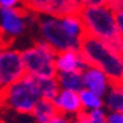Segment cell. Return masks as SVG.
I'll list each match as a JSON object with an SVG mask.
<instances>
[{
	"instance_id": "obj_27",
	"label": "cell",
	"mask_w": 123,
	"mask_h": 123,
	"mask_svg": "<svg viewBox=\"0 0 123 123\" xmlns=\"http://www.w3.org/2000/svg\"><path fill=\"white\" fill-rule=\"evenodd\" d=\"M73 1H80V0H73Z\"/></svg>"
},
{
	"instance_id": "obj_8",
	"label": "cell",
	"mask_w": 123,
	"mask_h": 123,
	"mask_svg": "<svg viewBox=\"0 0 123 123\" xmlns=\"http://www.w3.org/2000/svg\"><path fill=\"white\" fill-rule=\"evenodd\" d=\"M28 16V10L23 6L13 9H0V29L3 32L4 40L7 46L12 40L23 33L26 28V17Z\"/></svg>"
},
{
	"instance_id": "obj_20",
	"label": "cell",
	"mask_w": 123,
	"mask_h": 123,
	"mask_svg": "<svg viewBox=\"0 0 123 123\" xmlns=\"http://www.w3.org/2000/svg\"><path fill=\"white\" fill-rule=\"evenodd\" d=\"M107 0H80L83 6H106Z\"/></svg>"
},
{
	"instance_id": "obj_18",
	"label": "cell",
	"mask_w": 123,
	"mask_h": 123,
	"mask_svg": "<svg viewBox=\"0 0 123 123\" xmlns=\"http://www.w3.org/2000/svg\"><path fill=\"white\" fill-rule=\"evenodd\" d=\"M106 6L113 11L115 13L116 12H119L123 10V0H107L106 1Z\"/></svg>"
},
{
	"instance_id": "obj_13",
	"label": "cell",
	"mask_w": 123,
	"mask_h": 123,
	"mask_svg": "<svg viewBox=\"0 0 123 123\" xmlns=\"http://www.w3.org/2000/svg\"><path fill=\"white\" fill-rule=\"evenodd\" d=\"M57 82L60 84L61 89L71 90L79 93L84 89V82L82 72H65V73H57L56 76Z\"/></svg>"
},
{
	"instance_id": "obj_4",
	"label": "cell",
	"mask_w": 123,
	"mask_h": 123,
	"mask_svg": "<svg viewBox=\"0 0 123 123\" xmlns=\"http://www.w3.org/2000/svg\"><path fill=\"white\" fill-rule=\"evenodd\" d=\"M56 55L57 52L43 38L38 39L33 46L21 51L26 74L40 78L56 77Z\"/></svg>"
},
{
	"instance_id": "obj_24",
	"label": "cell",
	"mask_w": 123,
	"mask_h": 123,
	"mask_svg": "<svg viewBox=\"0 0 123 123\" xmlns=\"http://www.w3.org/2000/svg\"><path fill=\"white\" fill-rule=\"evenodd\" d=\"M0 44H3V45L7 46V45L5 44V40H4V36H3V32H1V29H0ZM7 48H9V46H7Z\"/></svg>"
},
{
	"instance_id": "obj_15",
	"label": "cell",
	"mask_w": 123,
	"mask_h": 123,
	"mask_svg": "<svg viewBox=\"0 0 123 123\" xmlns=\"http://www.w3.org/2000/svg\"><path fill=\"white\" fill-rule=\"evenodd\" d=\"M37 83H38V88H39V93H40L42 99L54 101V99L57 96V94L61 90L56 77H51V78L37 77Z\"/></svg>"
},
{
	"instance_id": "obj_10",
	"label": "cell",
	"mask_w": 123,
	"mask_h": 123,
	"mask_svg": "<svg viewBox=\"0 0 123 123\" xmlns=\"http://www.w3.org/2000/svg\"><path fill=\"white\" fill-rule=\"evenodd\" d=\"M54 104L59 111V113L63 116H72L73 118L82 113L83 106L80 102L79 93L61 89L57 96L54 99Z\"/></svg>"
},
{
	"instance_id": "obj_11",
	"label": "cell",
	"mask_w": 123,
	"mask_h": 123,
	"mask_svg": "<svg viewBox=\"0 0 123 123\" xmlns=\"http://www.w3.org/2000/svg\"><path fill=\"white\" fill-rule=\"evenodd\" d=\"M55 66L57 73H65V72H82L88 65L85 63L79 51L67 50L59 52L56 55Z\"/></svg>"
},
{
	"instance_id": "obj_19",
	"label": "cell",
	"mask_w": 123,
	"mask_h": 123,
	"mask_svg": "<svg viewBox=\"0 0 123 123\" xmlns=\"http://www.w3.org/2000/svg\"><path fill=\"white\" fill-rule=\"evenodd\" d=\"M20 3H22V0H0V6L5 9H13L18 7Z\"/></svg>"
},
{
	"instance_id": "obj_3",
	"label": "cell",
	"mask_w": 123,
	"mask_h": 123,
	"mask_svg": "<svg viewBox=\"0 0 123 123\" xmlns=\"http://www.w3.org/2000/svg\"><path fill=\"white\" fill-rule=\"evenodd\" d=\"M40 99L37 77L25 74L20 80L0 90V107L21 115H32Z\"/></svg>"
},
{
	"instance_id": "obj_12",
	"label": "cell",
	"mask_w": 123,
	"mask_h": 123,
	"mask_svg": "<svg viewBox=\"0 0 123 123\" xmlns=\"http://www.w3.org/2000/svg\"><path fill=\"white\" fill-rule=\"evenodd\" d=\"M59 115V111L55 106L54 101L46 100V99H40L36 107H34L32 116L38 123H50V121Z\"/></svg>"
},
{
	"instance_id": "obj_6",
	"label": "cell",
	"mask_w": 123,
	"mask_h": 123,
	"mask_svg": "<svg viewBox=\"0 0 123 123\" xmlns=\"http://www.w3.org/2000/svg\"><path fill=\"white\" fill-rule=\"evenodd\" d=\"M23 7L38 15L63 17L78 15L83 4L73 0H22Z\"/></svg>"
},
{
	"instance_id": "obj_28",
	"label": "cell",
	"mask_w": 123,
	"mask_h": 123,
	"mask_svg": "<svg viewBox=\"0 0 123 123\" xmlns=\"http://www.w3.org/2000/svg\"><path fill=\"white\" fill-rule=\"evenodd\" d=\"M121 83H122V84H123V79H122V82H121Z\"/></svg>"
},
{
	"instance_id": "obj_21",
	"label": "cell",
	"mask_w": 123,
	"mask_h": 123,
	"mask_svg": "<svg viewBox=\"0 0 123 123\" xmlns=\"http://www.w3.org/2000/svg\"><path fill=\"white\" fill-rule=\"evenodd\" d=\"M115 17H116V22H117L118 31H119L121 36H122V38H123V10L119 11V12H116V13H115Z\"/></svg>"
},
{
	"instance_id": "obj_26",
	"label": "cell",
	"mask_w": 123,
	"mask_h": 123,
	"mask_svg": "<svg viewBox=\"0 0 123 123\" xmlns=\"http://www.w3.org/2000/svg\"><path fill=\"white\" fill-rule=\"evenodd\" d=\"M0 123H6V122H5V121H3L1 118H0Z\"/></svg>"
},
{
	"instance_id": "obj_2",
	"label": "cell",
	"mask_w": 123,
	"mask_h": 123,
	"mask_svg": "<svg viewBox=\"0 0 123 123\" xmlns=\"http://www.w3.org/2000/svg\"><path fill=\"white\" fill-rule=\"evenodd\" d=\"M78 16L85 33L109 43L121 51L123 38L118 31L113 11L107 6H83Z\"/></svg>"
},
{
	"instance_id": "obj_5",
	"label": "cell",
	"mask_w": 123,
	"mask_h": 123,
	"mask_svg": "<svg viewBox=\"0 0 123 123\" xmlns=\"http://www.w3.org/2000/svg\"><path fill=\"white\" fill-rule=\"evenodd\" d=\"M42 38L54 49L57 54L67 50L79 51L80 40L68 32L65 27L61 17H54L48 15H38L37 18Z\"/></svg>"
},
{
	"instance_id": "obj_22",
	"label": "cell",
	"mask_w": 123,
	"mask_h": 123,
	"mask_svg": "<svg viewBox=\"0 0 123 123\" xmlns=\"http://www.w3.org/2000/svg\"><path fill=\"white\" fill-rule=\"evenodd\" d=\"M50 123H72V119H69L67 116H63V115L59 113L56 117H54L50 121Z\"/></svg>"
},
{
	"instance_id": "obj_1",
	"label": "cell",
	"mask_w": 123,
	"mask_h": 123,
	"mask_svg": "<svg viewBox=\"0 0 123 123\" xmlns=\"http://www.w3.org/2000/svg\"><path fill=\"white\" fill-rule=\"evenodd\" d=\"M79 52L88 66L99 68L109 77L112 84L123 79V55L121 51L92 34L84 32Z\"/></svg>"
},
{
	"instance_id": "obj_17",
	"label": "cell",
	"mask_w": 123,
	"mask_h": 123,
	"mask_svg": "<svg viewBox=\"0 0 123 123\" xmlns=\"http://www.w3.org/2000/svg\"><path fill=\"white\" fill-rule=\"evenodd\" d=\"M85 113L89 123H107V116L102 109L85 111Z\"/></svg>"
},
{
	"instance_id": "obj_23",
	"label": "cell",
	"mask_w": 123,
	"mask_h": 123,
	"mask_svg": "<svg viewBox=\"0 0 123 123\" xmlns=\"http://www.w3.org/2000/svg\"><path fill=\"white\" fill-rule=\"evenodd\" d=\"M72 123H89V121H88V118H86L85 111H83L82 113H79L74 118H72Z\"/></svg>"
},
{
	"instance_id": "obj_14",
	"label": "cell",
	"mask_w": 123,
	"mask_h": 123,
	"mask_svg": "<svg viewBox=\"0 0 123 123\" xmlns=\"http://www.w3.org/2000/svg\"><path fill=\"white\" fill-rule=\"evenodd\" d=\"M105 106L111 112L123 113V84H112L109 93L105 96Z\"/></svg>"
},
{
	"instance_id": "obj_9",
	"label": "cell",
	"mask_w": 123,
	"mask_h": 123,
	"mask_svg": "<svg viewBox=\"0 0 123 123\" xmlns=\"http://www.w3.org/2000/svg\"><path fill=\"white\" fill-rule=\"evenodd\" d=\"M82 76L84 82V89L90 90L101 98L106 96L112 83L102 71L93 66H86L82 71Z\"/></svg>"
},
{
	"instance_id": "obj_25",
	"label": "cell",
	"mask_w": 123,
	"mask_h": 123,
	"mask_svg": "<svg viewBox=\"0 0 123 123\" xmlns=\"http://www.w3.org/2000/svg\"><path fill=\"white\" fill-rule=\"evenodd\" d=\"M121 54L123 55V40H122V46H121Z\"/></svg>"
},
{
	"instance_id": "obj_16",
	"label": "cell",
	"mask_w": 123,
	"mask_h": 123,
	"mask_svg": "<svg viewBox=\"0 0 123 123\" xmlns=\"http://www.w3.org/2000/svg\"><path fill=\"white\" fill-rule=\"evenodd\" d=\"M79 98L84 111H92V110L101 109L104 106L102 98L88 89H83L82 92H79Z\"/></svg>"
},
{
	"instance_id": "obj_7",
	"label": "cell",
	"mask_w": 123,
	"mask_h": 123,
	"mask_svg": "<svg viewBox=\"0 0 123 123\" xmlns=\"http://www.w3.org/2000/svg\"><path fill=\"white\" fill-rule=\"evenodd\" d=\"M26 74L21 51L5 48L0 56V90L20 80Z\"/></svg>"
},
{
	"instance_id": "obj_29",
	"label": "cell",
	"mask_w": 123,
	"mask_h": 123,
	"mask_svg": "<svg viewBox=\"0 0 123 123\" xmlns=\"http://www.w3.org/2000/svg\"><path fill=\"white\" fill-rule=\"evenodd\" d=\"M0 9H1V6H0Z\"/></svg>"
}]
</instances>
